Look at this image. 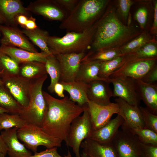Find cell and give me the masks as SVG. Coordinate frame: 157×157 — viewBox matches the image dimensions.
<instances>
[{"label":"cell","instance_id":"cell-1","mask_svg":"<svg viewBox=\"0 0 157 157\" xmlns=\"http://www.w3.org/2000/svg\"><path fill=\"white\" fill-rule=\"evenodd\" d=\"M97 23L90 46L94 51L119 48L142 32L132 24H124L119 17L116 7L109 3Z\"/></svg>","mask_w":157,"mask_h":157},{"label":"cell","instance_id":"cell-2","mask_svg":"<svg viewBox=\"0 0 157 157\" xmlns=\"http://www.w3.org/2000/svg\"><path fill=\"white\" fill-rule=\"evenodd\" d=\"M42 92L48 110L41 127L48 134L64 141L66 144L71 123L83 113L87 105L81 106L68 96L59 99L44 91Z\"/></svg>","mask_w":157,"mask_h":157},{"label":"cell","instance_id":"cell-3","mask_svg":"<svg viewBox=\"0 0 157 157\" xmlns=\"http://www.w3.org/2000/svg\"><path fill=\"white\" fill-rule=\"evenodd\" d=\"M109 0H79L59 26L67 32H81L94 24L102 16Z\"/></svg>","mask_w":157,"mask_h":157},{"label":"cell","instance_id":"cell-4","mask_svg":"<svg viewBox=\"0 0 157 157\" xmlns=\"http://www.w3.org/2000/svg\"><path fill=\"white\" fill-rule=\"evenodd\" d=\"M97 21L83 32H67L62 37L50 36L47 44L50 51L55 55L59 54L85 53L90 49L97 29Z\"/></svg>","mask_w":157,"mask_h":157},{"label":"cell","instance_id":"cell-5","mask_svg":"<svg viewBox=\"0 0 157 157\" xmlns=\"http://www.w3.org/2000/svg\"><path fill=\"white\" fill-rule=\"evenodd\" d=\"M47 77V74L31 80L28 104L19 114L26 124L41 127L46 117L48 106L43 94L42 88Z\"/></svg>","mask_w":157,"mask_h":157},{"label":"cell","instance_id":"cell-6","mask_svg":"<svg viewBox=\"0 0 157 157\" xmlns=\"http://www.w3.org/2000/svg\"><path fill=\"white\" fill-rule=\"evenodd\" d=\"M17 136L25 147L34 153L37 152L38 147L40 146L47 149L60 147L63 142L48 134L41 127L31 124H26L18 129Z\"/></svg>","mask_w":157,"mask_h":157},{"label":"cell","instance_id":"cell-7","mask_svg":"<svg viewBox=\"0 0 157 157\" xmlns=\"http://www.w3.org/2000/svg\"><path fill=\"white\" fill-rule=\"evenodd\" d=\"M82 115L76 118L70 125L66 145L71 147L76 157H81L79 149L84 140L89 139L93 130L87 104Z\"/></svg>","mask_w":157,"mask_h":157},{"label":"cell","instance_id":"cell-8","mask_svg":"<svg viewBox=\"0 0 157 157\" xmlns=\"http://www.w3.org/2000/svg\"><path fill=\"white\" fill-rule=\"evenodd\" d=\"M157 58H153L128 59L109 78L129 77L141 80L156 64Z\"/></svg>","mask_w":157,"mask_h":157},{"label":"cell","instance_id":"cell-9","mask_svg":"<svg viewBox=\"0 0 157 157\" xmlns=\"http://www.w3.org/2000/svg\"><path fill=\"white\" fill-rule=\"evenodd\" d=\"M112 143L118 157H141V143L128 131L119 130Z\"/></svg>","mask_w":157,"mask_h":157},{"label":"cell","instance_id":"cell-10","mask_svg":"<svg viewBox=\"0 0 157 157\" xmlns=\"http://www.w3.org/2000/svg\"><path fill=\"white\" fill-rule=\"evenodd\" d=\"M4 85L23 108L28 106L31 80L19 74L1 77Z\"/></svg>","mask_w":157,"mask_h":157},{"label":"cell","instance_id":"cell-11","mask_svg":"<svg viewBox=\"0 0 157 157\" xmlns=\"http://www.w3.org/2000/svg\"><path fill=\"white\" fill-rule=\"evenodd\" d=\"M26 8L29 12L50 21L62 22L67 16L55 0H36L31 2Z\"/></svg>","mask_w":157,"mask_h":157},{"label":"cell","instance_id":"cell-12","mask_svg":"<svg viewBox=\"0 0 157 157\" xmlns=\"http://www.w3.org/2000/svg\"><path fill=\"white\" fill-rule=\"evenodd\" d=\"M110 79L113 86V97L120 98L130 105L139 106L141 99L135 80L129 77Z\"/></svg>","mask_w":157,"mask_h":157},{"label":"cell","instance_id":"cell-13","mask_svg":"<svg viewBox=\"0 0 157 157\" xmlns=\"http://www.w3.org/2000/svg\"><path fill=\"white\" fill-rule=\"evenodd\" d=\"M87 106L93 130H97L106 125L113 115L117 114L119 111L118 105L115 102L102 105L88 100Z\"/></svg>","mask_w":157,"mask_h":157},{"label":"cell","instance_id":"cell-14","mask_svg":"<svg viewBox=\"0 0 157 157\" xmlns=\"http://www.w3.org/2000/svg\"><path fill=\"white\" fill-rule=\"evenodd\" d=\"M119 108L117 114L123 120L122 130L145 128L139 106L130 104L120 98L115 99Z\"/></svg>","mask_w":157,"mask_h":157},{"label":"cell","instance_id":"cell-15","mask_svg":"<svg viewBox=\"0 0 157 157\" xmlns=\"http://www.w3.org/2000/svg\"><path fill=\"white\" fill-rule=\"evenodd\" d=\"M0 32L2 36L0 41L1 45L17 47L32 52H38L22 31L17 27L0 24Z\"/></svg>","mask_w":157,"mask_h":157},{"label":"cell","instance_id":"cell-16","mask_svg":"<svg viewBox=\"0 0 157 157\" xmlns=\"http://www.w3.org/2000/svg\"><path fill=\"white\" fill-rule=\"evenodd\" d=\"M85 54V52H82L55 55L61 68L60 81L67 82L75 81L81 60Z\"/></svg>","mask_w":157,"mask_h":157},{"label":"cell","instance_id":"cell-17","mask_svg":"<svg viewBox=\"0 0 157 157\" xmlns=\"http://www.w3.org/2000/svg\"><path fill=\"white\" fill-rule=\"evenodd\" d=\"M108 83L101 80H94L88 83L87 95L88 100L102 105L110 104L113 93Z\"/></svg>","mask_w":157,"mask_h":157},{"label":"cell","instance_id":"cell-18","mask_svg":"<svg viewBox=\"0 0 157 157\" xmlns=\"http://www.w3.org/2000/svg\"><path fill=\"white\" fill-rule=\"evenodd\" d=\"M18 129L14 127L1 132L7 147V154L10 157H28L32 155V153L19 141L17 136Z\"/></svg>","mask_w":157,"mask_h":157},{"label":"cell","instance_id":"cell-19","mask_svg":"<svg viewBox=\"0 0 157 157\" xmlns=\"http://www.w3.org/2000/svg\"><path fill=\"white\" fill-rule=\"evenodd\" d=\"M123 122L122 117L117 114L116 117L110 119L102 127L92 130L89 139L102 144L112 143Z\"/></svg>","mask_w":157,"mask_h":157},{"label":"cell","instance_id":"cell-20","mask_svg":"<svg viewBox=\"0 0 157 157\" xmlns=\"http://www.w3.org/2000/svg\"><path fill=\"white\" fill-rule=\"evenodd\" d=\"M0 52L4 53L19 65L31 61H37L45 63L47 57L50 54L44 52L33 53L15 47L1 45Z\"/></svg>","mask_w":157,"mask_h":157},{"label":"cell","instance_id":"cell-21","mask_svg":"<svg viewBox=\"0 0 157 157\" xmlns=\"http://www.w3.org/2000/svg\"><path fill=\"white\" fill-rule=\"evenodd\" d=\"M29 13L20 0H0V13L5 19L7 25L17 27L16 16L19 14L28 16Z\"/></svg>","mask_w":157,"mask_h":157},{"label":"cell","instance_id":"cell-22","mask_svg":"<svg viewBox=\"0 0 157 157\" xmlns=\"http://www.w3.org/2000/svg\"><path fill=\"white\" fill-rule=\"evenodd\" d=\"M137 91L140 98L151 113L157 115V85L135 80Z\"/></svg>","mask_w":157,"mask_h":157},{"label":"cell","instance_id":"cell-23","mask_svg":"<svg viewBox=\"0 0 157 157\" xmlns=\"http://www.w3.org/2000/svg\"><path fill=\"white\" fill-rule=\"evenodd\" d=\"M80 147L90 157H118L112 142L102 144L87 139L82 142Z\"/></svg>","mask_w":157,"mask_h":157},{"label":"cell","instance_id":"cell-24","mask_svg":"<svg viewBox=\"0 0 157 157\" xmlns=\"http://www.w3.org/2000/svg\"><path fill=\"white\" fill-rule=\"evenodd\" d=\"M60 82L63 85L64 90L69 94V98L71 101L81 106L87 105L88 100L87 95L88 83L76 81Z\"/></svg>","mask_w":157,"mask_h":157},{"label":"cell","instance_id":"cell-25","mask_svg":"<svg viewBox=\"0 0 157 157\" xmlns=\"http://www.w3.org/2000/svg\"><path fill=\"white\" fill-rule=\"evenodd\" d=\"M101 62L99 60L81 61L75 81L88 83L94 80H101L110 83V81L98 76Z\"/></svg>","mask_w":157,"mask_h":157},{"label":"cell","instance_id":"cell-26","mask_svg":"<svg viewBox=\"0 0 157 157\" xmlns=\"http://www.w3.org/2000/svg\"><path fill=\"white\" fill-rule=\"evenodd\" d=\"M19 74L30 80L40 78L47 74L45 63L37 61H31L19 65Z\"/></svg>","mask_w":157,"mask_h":157},{"label":"cell","instance_id":"cell-27","mask_svg":"<svg viewBox=\"0 0 157 157\" xmlns=\"http://www.w3.org/2000/svg\"><path fill=\"white\" fill-rule=\"evenodd\" d=\"M45 65L51 81L47 89L50 93H53L54 85L60 80L61 74L60 65L56 56L52 54H49L47 57Z\"/></svg>","mask_w":157,"mask_h":157},{"label":"cell","instance_id":"cell-28","mask_svg":"<svg viewBox=\"0 0 157 157\" xmlns=\"http://www.w3.org/2000/svg\"><path fill=\"white\" fill-rule=\"evenodd\" d=\"M22 31L24 35L40 49L42 52L52 54L47 44L50 36L48 31L42 30L38 27L32 30L24 29Z\"/></svg>","mask_w":157,"mask_h":157},{"label":"cell","instance_id":"cell-29","mask_svg":"<svg viewBox=\"0 0 157 157\" xmlns=\"http://www.w3.org/2000/svg\"><path fill=\"white\" fill-rule=\"evenodd\" d=\"M127 58L126 56L122 55L111 60L101 61L98 73L100 78L110 81V76L120 68L126 61Z\"/></svg>","mask_w":157,"mask_h":157},{"label":"cell","instance_id":"cell-30","mask_svg":"<svg viewBox=\"0 0 157 157\" xmlns=\"http://www.w3.org/2000/svg\"><path fill=\"white\" fill-rule=\"evenodd\" d=\"M0 106L11 114L19 115L23 109L4 85L0 86Z\"/></svg>","mask_w":157,"mask_h":157},{"label":"cell","instance_id":"cell-31","mask_svg":"<svg viewBox=\"0 0 157 157\" xmlns=\"http://www.w3.org/2000/svg\"><path fill=\"white\" fill-rule=\"evenodd\" d=\"M155 38L147 31H143L123 46L119 48L122 54L125 55L132 52L144 44L155 40Z\"/></svg>","mask_w":157,"mask_h":157},{"label":"cell","instance_id":"cell-32","mask_svg":"<svg viewBox=\"0 0 157 157\" xmlns=\"http://www.w3.org/2000/svg\"><path fill=\"white\" fill-rule=\"evenodd\" d=\"M123 55L119 48L104 49L97 51L90 50L85 54L81 61L99 60L104 61Z\"/></svg>","mask_w":157,"mask_h":157},{"label":"cell","instance_id":"cell-33","mask_svg":"<svg viewBox=\"0 0 157 157\" xmlns=\"http://www.w3.org/2000/svg\"><path fill=\"white\" fill-rule=\"evenodd\" d=\"M126 56L127 58L148 59L156 58L157 44L156 40L144 44L136 50Z\"/></svg>","mask_w":157,"mask_h":157},{"label":"cell","instance_id":"cell-34","mask_svg":"<svg viewBox=\"0 0 157 157\" xmlns=\"http://www.w3.org/2000/svg\"><path fill=\"white\" fill-rule=\"evenodd\" d=\"M19 65L11 58L0 52V77L18 74Z\"/></svg>","mask_w":157,"mask_h":157},{"label":"cell","instance_id":"cell-35","mask_svg":"<svg viewBox=\"0 0 157 157\" xmlns=\"http://www.w3.org/2000/svg\"><path fill=\"white\" fill-rule=\"evenodd\" d=\"M26 124L19 114L4 113L0 114V131L14 127L18 129Z\"/></svg>","mask_w":157,"mask_h":157},{"label":"cell","instance_id":"cell-36","mask_svg":"<svg viewBox=\"0 0 157 157\" xmlns=\"http://www.w3.org/2000/svg\"><path fill=\"white\" fill-rule=\"evenodd\" d=\"M123 130L128 131L136 136L141 143L157 146V133L152 130L145 128Z\"/></svg>","mask_w":157,"mask_h":157},{"label":"cell","instance_id":"cell-37","mask_svg":"<svg viewBox=\"0 0 157 157\" xmlns=\"http://www.w3.org/2000/svg\"><path fill=\"white\" fill-rule=\"evenodd\" d=\"M145 128L157 133V115L150 112L146 107L139 106Z\"/></svg>","mask_w":157,"mask_h":157},{"label":"cell","instance_id":"cell-38","mask_svg":"<svg viewBox=\"0 0 157 157\" xmlns=\"http://www.w3.org/2000/svg\"><path fill=\"white\" fill-rule=\"evenodd\" d=\"M133 3V1L131 0L117 1L116 8L117 13L125 24L126 23L130 9Z\"/></svg>","mask_w":157,"mask_h":157},{"label":"cell","instance_id":"cell-39","mask_svg":"<svg viewBox=\"0 0 157 157\" xmlns=\"http://www.w3.org/2000/svg\"><path fill=\"white\" fill-rule=\"evenodd\" d=\"M148 13L147 7L143 6L138 9L134 15L135 19L138 22L142 29L144 28L146 25Z\"/></svg>","mask_w":157,"mask_h":157},{"label":"cell","instance_id":"cell-40","mask_svg":"<svg viewBox=\"0 0 157 157\" xmlns=\"http://www.w3.org/2000/svg\"><path fill=\"white\" fill-rule=\"evenodd\" d=\"M68 16L79 0H55Z\"/></svg>","mask_w":157,"mask_h":157},{"label":"cell","instance_id":"cell-41","mask_svg":"<svg viewBox=\"0 0 157 157\" xmlns=\"http://www.w3.org/2000/svg\"><path fill=\"white\" fill-rule=\"evenodd\" d=\"M141 157H157V146L141 143Z\"/></svg>","mask_w":157,"mask_h":157},{"label":"cell","instance_id":"cell-42","mask_svg":"<svg viewBox=\"0 0 157 157\" xmlns=\"http://www.w3.org/2000/svg\"><path fill=\"white\" fill-rule=\"evenodd\" d=\"M141 80L146 83L150 84H157V65L151 69Z\"/></svg>","mask_w":157,"mask_h":157},{"label":"cell","instance_id":"cell-43","mask_svg":"<svg viewBox=\"0 0 157 157\" xmlns=\"http://www.w3.org/2000/svg\"><path fill=\"white\" fill-rule=\"evenodd\" d=\"M28 157H63L60 155L57 151V147L47 149L40 152H36L34 155Z\"/></svg>","mask_w":157,"mask_h":157},{"label":"cell","instance_id":"cell-44","mask_svg":"<svg viewBox=\"0 0 157 157\" xmlns=\"http://www.w3.org/2000/svg\"><path fill=\"white\" fill-rule=\"evenodd\" d=\"M154 19L152 26L151 29V34L156 35L157 32V1H155L154 3Z\"/></svg>","mask_w":157,"mask_h":157},{"label":"cell","instance_id":"cell-45","mask_svg":"<svg viewBox=\"0 0 157 157\" xmlns=\"http://www.w3.org/2000/svg\"><path fill=\"white\" fill-rule=\"evenodd\" d=\"M28 18V16L25 15L19 14L15 17V20L17 24H19L24 28Z\"/></svg>","mask_w":157,"mask_h":157},{"label":"cell","instance_id":"cell-46","mask_svg":"<svg viewBox=\"0 0 157 157\" xmlns=\"http://www.w3.org/2000/svg\"><path fill=\"white\" fill-rule=\"evenodd\" d=\"M38 27L35 22V19L31 16L28 17L24 29L32 30L37 28Z\"/></svg>","mask_w":157,"mask_h":157},{"label":"cell","instance_id":"cell-47","mask_svg":"<svg viewBox=\"0 0 157 157\" xmlns=\"http://www.w3.org/2000/svg\"><path fill=\"white\" fill-rule=\"evenodd\" d=\"M64 90L63 85L60 82L56 83L54 87V91L59 97L64 98L65 97L64 94Z\"/></svg>","mask_w":157,"mask_h":157},{"label":"cell","instance_id":"cell-48","mask_svg":"<svg viewBox=\"0 0 157 157\" xmlns=\"http://www.w3.org/2000/svg\"><path fill=\"white\" fill-rule=\"evenodd\" d=\"M7 153V147L1 135H0V153H2L6 156Z\"/></svg>","mask_w":157,"mask_h":157},{"label":"cell","instance_id":"cell-49","mask_svg":"<svg viewBox=\"0 0 157 157\" xmlns=\"http://www.w3.org/2000/svg\"><path fill=\"white\" fill-rule=\"evenodd\" d=\"M132 17L131 14L129 13L126 25L128 26H130L131 24Z\"/></svg>","mask_w":157,"mask_h":157},{"label":"cell","instance_id":"cell-50","mask_svg":"<svg viewBox=\"0 0 157 157\" xmlns=\"http://www.w3.org/2000/svg\"><path fill=\"white\" fill-rule=\"evenodd\" d=\"M6 24V22L5 19L0 13V24Z\"/></svg>","mask_w":157,"mask_h":157},{"label":"cell","instance_id":"cell-51","mask_svg":"<svg viewBox=\"0 0 157 157\" xmlns=\"http://www.w3.org/2000/svg\"><path fill=\"white\" fill-rule=\"evenodd\" d=\"M4 113H9L8 111L0 106V114Z\"/></svg>","mask_w":157,"mask_h":157},{"label":"cell","instance_id":"cell-52","mask_svg":"<svg viewBox=\"0 0 157 157\" xmlns=\"http://www.w3.org/2000/svg\"><path fill=\"white\" fill-rule=\"evenodd\" d=\"M81 157H90L86 154L84 152L82 151V154H81Z\"/></svg>","mask_w":157,"mask_h":157},{"label":"cell","instance_id":"cell-53","mask_svg":"<svg viewBox=\"0 0 157 157\" xmlns=\"http://www.w3.org/2000/svg\"><path fill=\"white\" fill-rule=\"evenodd\" d=\"M3 85V82L0 77V86Z\"/></svg>","mask_w":157,"mask_h":157},{"label":"cell","instance_id":"cell-54","mask_svg":"<svg viewBox=\"0 0 157 157\" xmlns=\"http://www.w3.org/2000/svg\"><path fill=\"white\" fill-rule=\"evenodd\" d=\"M6 156L2 153H0V157H5Z\"/></svg>","mask_w":157,"mask_h":157},{"label":"cell","instance_id":"cell-55","mask_svg":"<svg viewBox=\"0 0 157 157\" xmlns=\"http://www.w3.org/2000/svg\"></svg>","mask_w":157,"mask_h":157}]
</instances>
